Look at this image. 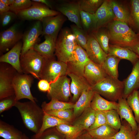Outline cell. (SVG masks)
Instances as JSON below:
<instances>
[{"mask_svg":"<svg viewBox=\"0 0 139 139\" xmlns=\"http://www.w3.org/2000/svg\"><path fill=\"white\" fill-rule=\"evenodd\" d=\"M104 0H80L77 1L80 9L89 13L95 14Z\"/></svg>","mask_w":139,"mask_h":139,"instance_id":"cell-38","label":"cell"},{"mask_svg":"<svg viewBox=\"0 0 139 139\" xmlns=\"http://www.w3.org/2000/svg\"><path fill=\"white\" fill-rule=\"evenodd\" d=\"M22 139H30L25 134H23Z\"/></svg>","mask_w":139,"mask_h":139,"instance_id":"cell-56","label":"cell"},{"mask_svg":"<svg viewBox=\"0 0 139 139\" xmlns=\"http://www.w3.org/2000/svg\"><path fill=\"white\" fill-rule=\"evenodd\" d=\"M33 77L30 74L16 73L13 80V85L17 101L27 99L36 102V99L32 94L30 90Z\"/></svg>","mask_w":139,"mask_h":139,"instance_id":"cell-7","label":"cell"},{"mask_svg":"<svg viewBox=\"0 0 139 139\" xmlns=\"http://www.w3.org/2000/svg\"><path fill=\"white\" fill-rule=\"evenodd\" d=\"M71 27V30L75 37L77 45L85 50L89 34L83 29L75 24L72 25Z\"/></svg>","mask_w":139,"mask_h":139,"instance_id":"cell-39","label":"cell"},{"mask_svg":"<svg viewBox=\"0 0 139 139\" xmlns=\"http://www.w3.org/2000/svg\"><path fill=\"white\" fill-rule=\"evenodd\" d=\"M131 50L135 52L139 57V45L133 48Z\"/></svg>","mask_w":139,"mask_h":139,"instance_id":"cell-53","label":"cell"},{"mask_svg":"<svg viewBox=\"0 0 139 139\" xmlns=\"http://www.w3.org/2000/svg\"><path fill=\"white\" fill-rule=\"evenodd\" d=\"M118 131L107 124L94 129L87 131V132L97 139H112Z\"/></svg>","mask_w":139,"mask_h":139,"instance_id":"cell-30","label":"cell"},{"mask_svg":"<svg viewBox=\"0 0 139 139\" xmlns=\"http://www.w3.org/2000/svg\"><path fill=\"white\" fill-rule=\"evenodd\" d=\"M42 33L41 22L37 21L29 30L23 34L20 56L23 55L29 50L33 49L34 45L37 43L39 36L42 35Z\"/></svg>","mask_w":139,"mask_h":139,"instance_id":"cell-14","label":"cell"},{"mask_svg":"<svg viewBox=\"0 0 139 139\" xmlns=\"http://www.w3.org/2000/svg\"><path fill=\"white\" fill-rule=\"evenodd\" d=\"M133 65L130 74L123 81L124 88L122 97L126 99L134 91L139 89V58Z\"/></svg>","mask_w":139,"mask_h":139,"instance_id":"cell-20","label":"cell"},{"mask_svg":"<svg viewBox=\"0 0 139 139\" xmlns=\"http://www.w3.org/2000/svg\"><path fill=\"white\" fill-rule=\"evenodd\" d=\"M95 117L94 123L89 128V130L107 124L105 111H95Z\"/></svg>","mask_w":139,"mask_h":139,"instance_id":"cell-47","label":"cell"},{"mask_svg":"<svg viewBox=\"0 0 139 139\" xmlns=\"http://www.w3.org/2000/svg\"><path fill=\"white\" fill-rule=\"evenodd\" d=\"M44 58L40 80H46L51 83L60 77L67 75L68 69L67 63L56 60L55 58Z\"/></svg>","mask_w":139,"mask_h":139,"instance_id":"cell-6","label":"cell"},{"mask_svg":"<svg viewBox=\"0 0 139 139\" xmlns=\"http://www.w3.org/2000/svg\"><path fill=\"white\" fill-rule=\"evenodd\" d=\"M110 2L115 15V20L124 22L134 27L130 11L125 6L118 1L110 0Z\"/></svg>","mask_w":139,"mask_h":139,"instance_id":"cell-24","label":"cell"},{"mask_svg":"<svg viewBox=\"0 0 139 139\" xmlns=\"http://www.w3.org/2000/svg\"><path fill=\"white\" fill-rule=\"evenodd\" d=\"M44 62V58L33 49L29 50L20 57V66L22 73L31 75L39 80Z\"/></svg>","mask_w":139,"mask_h":139,"instance_id":"cell-5","label":"cell"},{"mask_svg":"<svg viewBox=\"0 0 139 139\" xmlns=\"http://www.w3.org/2000/svg\"><path fill=\"white\" fill-rule=\"evenodd\" d=\"M15 107L18 110L25 127L35 134H38L45 114L41 107L36 102L30 100L23 102L17 101Z\"/></svg>","mask_w":139,"mask_h":139,"instance_id":"cell-2","label":"cell"},{"mask_svg":"<svg viewBox=\"0 0 139 139\" xmlns=\"http://www.w3.org/2000/svg\"><path fill=\"white\" fill-rule=\"evenodd\" d=\"M10 11V6L6 5L0 1V14Z\"/></svg>","mask_w":139,"mask_h":139,"instance_id":"cell-50","label":"cell"},{"mask_svg":"<svg viewBox=\"0 0 139 139\" xmlns=\"http://www.w3.org/2000/svg\"><path fill=\"white\" fill-rule=\"evenodd\" d=\"M108 75L102 65L91 60L85 67L84 77L91 86Z\"/></svg>","mask_w":139,"mask_h":139,"instance_id":"cell-17","label":"cell"},{"mask_svg":"<svg viewBox=\"0 0 139 139\" xmlns=\"http://www.w3.org/2000/svg\"><path fill=\"white\" fill-rule=\"evenodd\" d=\"M129 106L134 114L135 119L139 124V97L137 90L134 91L126 98Z\"/></svg>","mask_w":139,"mask_h":139,"instance_id":"cell-40","label":"cell"},{"mask_svg":"<svg viewBox=\"0 0 139 139\" xmlns=\"http://www.w3.org/2000/svg\"><path fill=\"white\" fill-rule=\"evenodd\" d=\"M74 104L64 102L52 99L48 103L43 102L41 107L44 112L49 111H57L73 108Z\"/></svg>","mask_w":139,"mask_h":139,"instance_id":"cell-34","label":"cell"},{"mask_svg":"<svg viewBox=\"0 0 139 139\" xmlns=\"http://www.w3.org/2000/svg\"><path fill=\"white\" fill-rule=\"evenodd\" d=\"M60 13L50 9L44 4L32 1V5L29 8L21 11L17 16L23 20H37L41 21L44 18L57 15Z\"/></svg>","mask_w":139,"mask_h":139,"instance_id":"cell-9","label":"cell"},{"mask_svg":"<svg viewBox=\"0 0 139 139\" xmlns=\"http://www.w3.org/2000/svg\"><path fill=\"white\" fill-rule=\"evenodd\" d=\"M18 72L9 64L0 63V100L15 95L13 81Z\"/></svg>","mask_w":139,"mask_h":139,"instance_id":"cell-8","label":"cell"},{"mask_svg":"<svg viewBox=\"0 0 139 139\" xmlns=\"http://www.w3.org/2000/svg\"><path fill=\"white\" fill-rule=\"evenodd\" d=\"M23 42L19 41L6 53L0 57V63H8L20 73H23L20 64V57Z\"/></svg>","mask_w":139,"mask_h":139,"instance_id":"cell-18","label":"cell"},{"mask_svg":"<svg viewBox=\"0 0 139 139\" xmlns=\"http://www.w3.org/2000/svg\"><path fill=\"white\" fill-rule=\"evenodd\" d=\"M138 91V95H139V90Z\"/></svg>","mask_w":139,"mask_h":139,"instance_id":"cell-58","label":"cell"},{"mask_svg":"<svg viewBox=\"0 0 139 139\" xmlns=\"http://www.w3.org/2000/svg\"><path fill=\"white\" fill-rule=\"evenodd\" d=\"M94 93L91 88L83 92L74 104L73 108L74 116H79L86 109L91 107V102Z\"/></svg>","mask_w":139,"mask_h":139,"instance_id":"cell-25","label":"cell"},{"mask_svg":"<svg viewBox=\"0 0 139 139\" xmlns=\"http://www.w3.org/2000/svg\"><path fill=\"white\" fill-rule=\"evenodd\" d=\"M32 1L41 3L44 4L49 8H52V5L50 1L47 0H32Z\"/></svg>","mask_w":139,"mask_h":139,"instance_id":"cell-51","label":"cell"},{"mask_svg":"<svg viewBox=\"0 0 139 139\" xmlns=\"http://www.w3.org/2000/svg\"><path fill=\"white\" fill-rule=\"evenodd\" d=\"M120 60L117 57L108 55L102 66L109 76L118 79V66Z\"/></svg>","mask_w":139,"mask_h":139,"instance_id":"cell-31","label":"cell"},{"mask_svg":"<svg viewBox=\"0 0 139 139\" xmlns=\"http://www.w3.org/2000/svg\"><path fill=\"white\" fill-rule=\"evenodd\" d=\"M130 14L134 27L139 31V0H131L130 1Z\"/></svg>","mask_w":139,"mask_h":139,"instance_id":"cell-43","label":"cell"},{"mask_svg":"<svg viewBox=\"0 0 139 139\" xmlns=\"http://www.w3.org/2000/svg\"><path fill=\"white\" fill-rule=\"evenodd\" d=\"M91 60L85 50L77 45L72 59L67 63L68 72L84 77L85 67Z\"/></svg>","mask_w":139,"mask_h":139,"instance_id":"cell-11","label":"cell"},{"mask_svg":"<svg viewBox=\"0 0 139 139\" xmlns=\"http://www.w3.org/2000/svg\"><path fill=\"white\" fill-rule=\"evenodd\" d=\"M66 20L63 15L60 13L55 16L44 18L41 21L42 28V35L49 36L52 37L56 42L59 32Z\"/></svg>","mask_w":139,"mask_h":139,"instance_id":"cell-13","label":"cell"},{"mask_svg":"<svg viewBox=\"0 0 139 139\" xmlns=\"http://www.w3.org/2000/svg\"><path fill=\"white\" fill-rule=\"evenodd\" d=\"M91 107L95 111H106L112 109L117 110L118 103L109 101L95 92L91 102Z\"/></svg>","mask_w":139,"mask_h":139,"instance_id":"cell-27","label":"cell"},{"mask_svg":"<svg viewBox=\"0 0 139 139\" xmlns=\"http://www.w3.org/2000/svg\"><path fill=\"white\" fill-rule=\"evenodd\" d=\"M32 1L30 0H15L13 3L10 6V11L17 15L20 12L30 7Z\"/></svg>","mask_w":139,"mask_h":139,"instance_id":"cell-44","label":"cell"},{"mask_svg":"<svg viewBox=\"0 0 139 139\" xmlns=\"http://www.w3.org/2000/svg\"><path fill=\"white\" fill-rule=\"evenodd\" d=\"M95 14L97 21L96 30L115 20V18L109 0H104Z\"/></svg>","mask_w":139,"mask_h":139,"instance_id":"cell-21","label":"cell"},{"mask_svg":"<svg viewBox=\"0 0 139 139\" xmlns=\"http://www.w3.org/2000/svg\"><path fill=\"white\" fill-rule=\"evenodd\" d=\"M14 1L15 0H8L9 6L13 4Z\"/></svg>","mask_w":139,"mask_h":139,"instance_id":"cell-57","label":"cell"},{"mask_svg":"<svg viewBox=\"0 0 139 139\" xmlns=\"http://www.w3.org/2000/svg\"><path fill=\"white\" fill-rule=\"evenodd\" d=\"M95 92L109 101L116 102L122 97L124 90L123 81L109 76L91 86Z\"/></svg>","mask_w":139,"mask_h":139,"instance_id":"cell-4","label":"cell"},{"mask_svg":"<svg viewBox=\"0 0 139 139\" xmlns=\"http://www.w3.org/2000/svg\"><path fill=\"white\" fill-rule=\"evenodd\" d=\"M80 16L83 29L88 33L96 30L97 21L95 14L84 12L80 9Z\"/></svg>","mask_w":139,"mask_h":139,"instance_id":"cell-32","label":"cell"},{"mask_svg":"<svg viewBox=\"0 0 139 139\" xmlns=\"http://www.w3.org/2000/svg\"><path fill=\"white\" fill-rule=\"evenodd\" d=\"M71 79L70 90L73 95L72 100L77 101L85 90L91 88V86L84 77L68 72L67 75Z\"/></svg>","mask_w":139,"mask_h":139,"instance_id":"cell-19","label":"cell"},{"mask_svg":"<svg viewBox=\"0 0 139 139\" xmlns=\"http://www.w3.org/2000/svg\"><path fill=\"white\" fill-rule=\"evenodd\" d=\"M23 34L14 24L0 33V53L2 54L9 51L22 39Z\"/></svg>","mask_w":139,"mask_h":139,"instance_id":"cell-12","label":"cell"},{"mask_svg":"<svg viewBox=\"0 0 139 139\" xmlns=\"http://www.w3.org/2000/svg\"><path fill=\"white\" fill-rule=\"evenodd\" d=\"M69 123V122L66 121L45 113L42 125L38 134L42 133L50 128L62 124L68 125Z\"/></svg>","mask_w":139,"mask_h":139,"instance_id":"cell-36","label":"cell"},{"mask_svg":"<svg viewBox=\"0 0 139 139\" xmlns=\"http://www.w3.org/2000/svg\"><path fill=\"white\" fill-rule=\"evenodd\" d=\"M121 122L120 128L112 139H136V133L129 124L125 119Z\"/></svg>","mask_w":139,"mask_h":139,"instance_id":"cell-37","label":"cell"},{"mask_svg":"<svg viewBox=\"0 0 139 139\" xmlns=\"http://www.w3.org/2000/svg\"><path fill=\"white\" fill-rule=\"evenodd\" d=\"M85 50L91 61L101 65L108 56L92 34H89Z\"/></svg>","mask_w":139,"mask_h":139,"instance_id":"cell-15","label":"cell"},{"mask_svg":"<svg viewBox=\"0 0 139 139\" xmlns=\"http://www.w3.org/2000/svg\"><path fill=\"white\" fill-rule=\"evenodd\" d=\"M57 9L69 20L80 28L83 29L80 19V8L77 1L64 2L58 6Z\"/></svg>","mask_w":139,"mask_h":139,"instance_id":"cell-16","label":"cell"},{"mask_svg":"<svg viewBox=\"0 0 139 139\" xmlns=\"http://www.w3.org/2000/svg\"><path fill=\"white\" fill-rule=\"evenodd\" d=\"M45 41L40 44L37 43L33 49L44 58H55L56 42L50 36H44Z\"/></svg>","mask_w":139,"mask_h":139,"instance_id":"cell-23","label":"cell"},{"mask_svg":"<svg viewBox=\"0 0 139 139\" xmlns=\"http://www.w3.org/2000/svg\"><path fill=\"white\" fill-rule=\"evenodd\" d=\"M108 56L117 57L121 59H124L130 61L133 64L139 57L133 51L125 47L109 44Z\"/></svg>","mask_w":139,"mask_h":139,"instance_id":"cell-26","label":"cell"},{"mask_svg":"<svg viewBox=\"0 0 139 139\" xmlns=\"http://www.w3.org/2000/svg\"><path fill=\"white\" fill-rule=\"evenodd\" d=\"M0 1L6 5L9 6L8 0H0Z\"/></svg>","mask_w":139,"mask_h":139,"instance_id":"cell-55","label":"cell"},{"mask_svg":"<svg viewBox=\"0 0 139 139\" xmlns=\"http://www.w3.org/2000/svg\"><path fill=\"white\" fill-rule=\"evenodd\" d=\"M111 45L130 49L139 45V34L135 32L124 22L114 20L108 24Z\"/></svg>","mask_w":139,"mask_h":139,"instance_id":"cell-1","label":"cell"},{"mask_svg":"<svg viewBox=\"0 0 139 139\" xmlns=\"http://www.w3.org/2000/svg\"><path fill=\"white\" fill-rule=\"evenodd\" d=\"M138 129L135 135L136 139H139V124H138Z\"/></svg>","mask_w":139,"mask_h":139,"instance_id":"cell-54","label":"cell"},{"mask_svg":"<svg viewBox=\"0 0 139 139\" xmlns=\"http://www.w3.org/2000/svg\"><path fill=\"white\" fill-rule=\"evenodd\" d=\"M56 129L64 135L66 139H76L82 134L83 131L81 128L67 124H62L55 127Z\"/></svg>","mask_w":139,"mask_h":139,"instance_id":"cell-33","label":"cell"},{"mask_svg":"<svg viewBox=\"0 0 139 139\" xmlns=\"http://www.w3.org/2000/svg\"><path fill=\"white\" fill-rule=\"evenodd\" d=\"M95 113L96 111L91 107L88 108L74 122L73 125L78 127L83 130L88 131L94 122Z\"/></svg>","mask_w":139,"mask_h":139,"instance_id":"cell-28","label":"cell"},{"mask_svg":"<svg viewBox=\"0 0 139 139\" xmlns=\"http://www.w3.org/2000/svg\"><path fill=\"white\" fill-rule=\"evenodd\" d=\"M92 34L97 39L103 51L108 55L110 36L108 30L100 28L93 32Z\"/></svg>","mask_w":139,"mask_h":139,"instance_id":"cell-35","label":"cell"},{"mask_svg":"<svg viewBox=\"0 0 139 139\" xmlns=\"http://www.w3.org/2000/svg\"><path fill=\"white\" fill-rule=\"evenodd\" d=\"M30 139H66L65 136L56 129H46L40 134H34Z\"/></svg>","mask_w":139,"mask_h":139,"instance_id":"cell-42","label":"cell"},{"mask_svg":"<svg viewBox=\"0 0 139 139\" xmlns=\"http://www.w3.org/2000/svg\"><path fill=\"white\" fill-rule=\"evenodd\" d=\"M17 17V16L15 14L10 11L0 14L2 26L3 27L7 26Z\"/></svg>","mask_w":139,"mask_h":139,"instance_id":"cell-48","label":"cell"},{"mask_svg":"<svg viewBox=\"0 0 139 139\" xmlns=\"http://www.w3.org/2000/svg\"><path fill=\"white\" fill-rule=\"evenodd\" d=\"M38 87L40 91L48 92L50 89V83L46 80L40 79L38 83Z\"/></svg>","mask_w":139,"mask_h":139,"instance_id":"cell-49","label":"cell"},{"mask_svg":"<svg viewBox=\"0 0 139 139\" xmlns=\"http://www.w3.org/2000/svg\"><path fill=\"white\" fill-rule=\"evenodd\" d=\"M23 133L13 126L0 120V136L4 139H22Z\"/></svg>","mask_w":139,"mask_h":139,"instance_id":"cell-29","label":"cell"},{"mask_svg":"<svg viewBox=\"0 0 139 139\" xmlns=\"http://www.w3.org/2000/svg\"><path fill=\"white\" fill-rule=\"evenodd\" d=\"M17 101L15 95L0 100V114L15 106Z\"/></svg>","mask_w":139,"mask_h":139,"instance_id":"cell-46","label":"cell"},{"mask_svg":"<svg viewBox=\"0 0 139 139\" xmlns=\"http://www.w3.org/2000/svg\"><path fill=\"white\" fill-rule=\"evenodd\" d=\"M107 123L112 128L118 131L121 122L117 110L112 109L105 111Z\"/></svg>","mask_w":139,"mask_h":139,"instance_id":"cell-41","label":"cell"},{"mask_svg":"<svg viewBox=\"0 0 139 139\" xmlns=\"http://www.w3.org/2000/svg\"><path fill=\"white\" fill-rule=\"evenodd\" d=\"M45 114L56 117L68 122L72 119L73 115L72 109L57 111H49L44 112Z\"/></svg>","mask_w":139,"mask_h":139,"instance_id":"cell-45","label":"cell"},{"mask_svg":"<svg viewBox=\"0 0 139 139\" xmlns=\"http://www.w3.org/2000/svg\"><path fill=\"white\" fill-rule=\"evenodd\" d=\"M118 108L117 110L121 121L125 120L130 125L136 134L138 126L134 116L133 112L129 106L126 99L123 97L118 101Z\"/></svg>","mask_w":139,"mask_h":139,"instance_id":"cell-22","label":"cell"},{"mask_svg":"<svg viewBox=\"0 0 139 139\" xmlns=\"http://www.w3.org/2000/svg\"><path fill=\"white\" fill-rule=\"evenodd\" d=\"M77 45L75 36L69 29L61 30L56 41L55 55L57 60L66 63L72 59Z\"/></svg>","mask_w":139,"mask_h":139,"instance_id":"cell-3","label":"cell"},{"mask_svg":"<svg viewBox=\"0 0 139 139\" xmlns=\"http://www.w3.org/2000/svg\"><path fill=\"white\" fill-rule=\"evenodd\" d=\"M70 79L66 75L58 77L50 83V89L47 92V97L51 99L67 102L71 95Z\"/></svg>","mask_w":139,"mask_h":139,"instance_id":"cell-10","label":"cell"},{"mask_svg":"<svg viewBox=\"0 0 139 139\" xmlns=\"http://www.w3.org/2000/svg\"><path fill=\"white\" fill-rule=\"evenodd\" d=\"M76 139H97L89 134L88 132L84 134H82Z\"/></svg>","mask_w":139,"mask_h":139,"instance_id":"cell-52","label":"cell"}]
</instances>
